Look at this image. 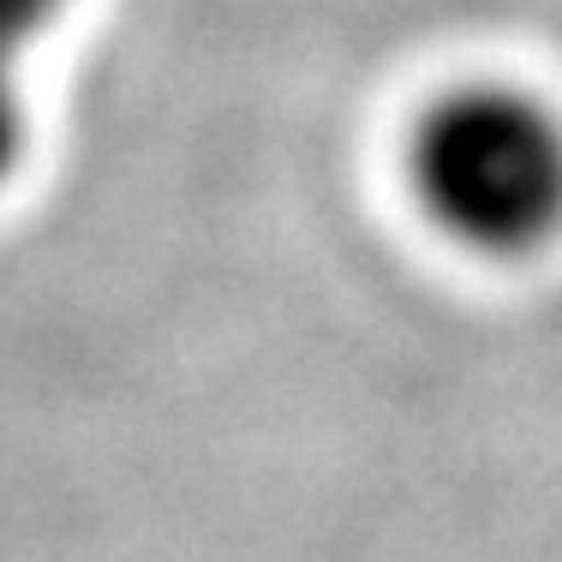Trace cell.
<instances>
[{"label": "cell", "instance_id": "cell-1", "mask_svg": "<svg viewBox=\"0 0 562 562\" xmlns=\"http://www.w3.org/2000/svg\"><path fill=\"white\" fill-rule=\"evenodd\" d=\"M407 186L449 246L527 258L562 234V120L515 85H461L413 126Z\"/></svg>", "mask_w": 562, "mask_h": 562}, {"label": "cell", "instance_id": "cell-2", "mask_svg": "<svg viewBox=\"0 0 562 562\" xmlns=\"http://www.w3.org/2000/svg\"><path fill=\"white\" fill-rule=\"evenodd\" d=\"M72 0H0V78H24V55L36 36L55 31V19Z\"/></svg>", "mask_w": 562, "mask_h": 562}]
</instances>
